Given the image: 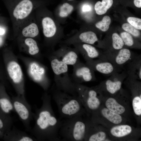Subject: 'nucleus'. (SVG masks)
Masks as SVG:
<instances>
[{
	"label": "nucleus",
	"mask_w": 141,
	"mask_h": 141,
	"mask_svg": "<svg viewBox=\"0 0 141 141\" xmlns=\"http://www.w3.org/2000/svg\"><path fill=\"white\" fill-rule=\"evenodd\" d=\"M41 99V107H34V124L29 132L37 141H61L58 134L61 120L57 118L53 110L51 96L45 92Z\"/></svg>",
	"instance_id": "obj_1"
},
{
	"label": "nucleus",
	"mask_w": 141,
	"mask_h": 141,
	"mask_svg": "<svg viewBox=\"0 0 141 141\" xmlns=\"http://www.w3.org/2000/svg\"><path fill=\"white\" fill-rule=\"evenodd\" d=\"M52 97L62 119L87 114L78 96L70 95L55 87L52 91Z\"/></svg>",
	"instance_id": "obj_2"
},
{
	"label": "nucleus",
	"mask_w": 141,
	"mask_h": 141,
	"mask_svg": "<svg viewBox=\"0 0 141 141\" xmlns=\"http://www.w3.org/2000/svg\"><path fill=\"white\" fill-rule=\"evenodd\" d=\"M83 115H77L61 120L58 134L61 141L85 140L87 125Z\"/></svg>",
	"instance_id": "obj_3"
},
{
	"label": "nucleus",
	"mask_w": 141,
	"mask_h": 141,
	"mask_svg": "<svg viewBox=\"0 0 141 141\" xmlns=\"http://www.w3.org/2000/svg\"><path fill=\"white\" fill-rule=\"evenodd\" d=\"M50 62L54 75L55 87L70 95L78 96L75 84L69 75L68 65L54 55L51 57Z\"/></svg>",
	"instance_id": "obj_4"
},
{
	"label": "nucleus",
	"mask_w": 141,
	"mask_h": 141,
	"mask_svg": "<svg viewBox=\"0 0 141 141\" xmlns=\"http://www.w3.org/2000/svg\"><path fill=\"white\" fill-rule=\"evenodd\" d=\"M75 84L78 96L87 114H91V120L100 105L99 96L100 92L96 86L89 87L81 84Z\"/></svg>",
	"instance_id": "obj_5"
},
{
	"label": "nucleus",
	"mask_w": 141,
	"mask_h": 141,
	"mask_svg": "<svg viewBox=\"0 0 141 141\" xmlns=\"http://www.w3.org/2000/svg\"><path fill=\"white\" fill-rule=\"evenodd\" d=\"M11 100L14 111L18 115L26 130L29 132L31 128V122L33 119V112L31 105L23 95L13 97Z\"/></svg>",
	"instance_id": "obj_6"
},
{
	"label": "nucleus",
	"mask_w": 141,
	"mask_h": 141,
	"mask_svg": "<svg viewBox=\"0 0 141 141\" xmlns=\"http://www.w3.org/2000/svg\"><path fill=\"white\" fill-rule=\"evenodd\" d=\"M110 76L96 87L100 92H105L110 95H113L121 89L122 83L127 75L126 71L124 70Z\"/></svg>",
	"instance_id": "obj_7"
},
{
	"label": "nucleus",
	"mask_w": 141,
	"mask_h": 141,
	"mask_svg": "<svg viewBox=\"0 0 141 141\" xmlns=\"http://www.w3.org/2000/svg\"><path fill=\"white\" fill-rule=\"evenodd\" d=\"M8 5L13 7L12 15L17 20L24 19L30 14L34 7L33 0H8Z\"/></svg>",
	"instance_id": "obj_8"
},
{
	"label": "nucleus",
	"mask_w": 141,
	"mask_h": 141,
	"mask_svg": "<svg viewBox=\"0 0 141 141\" xmlns=\"http://www.w3.org/2000/svg\"><path fill=\"white\" fill-rule=\"evenodd\" d=\"M107 60L120 71L136 55L129 49L123 48L112 53H104Z\"/></svg>",
	"instance_id": "obj_9"
},
{
	"label": "nucleus",
	"mask_w": 141,
	"mask_h": 141,
	"mask_svg": "<svg viewBox=\"0 0 141 141\" xmlns=\"http://www.w3.org/2000/svg\"><path fill=\"white\" fill-rule=\"evenodd\" d=\"M73 66L72 79L75 83L81 84L96 80L95 71L85 64L79 60Z\"/></svg>",
	"instance_id": "obj_10"
},
{
	"label": "nucleus",
	"mask_w": 141,
	"mask_h": 141,
	"mask_svg": "<svg viewBox=\"0 0 141 141\" xmlns=\"http://www.w3.org/2000/svg\"><path fill=\"white\" fill-rule=\"evenodd\" d=\"M85 64L94 71L107 75L110 76L121 72L108 60H93L86 61Z\"/></svg>",
	"instance_id": "obj_11"
},
{
	"label": "nucleus",
	"mask_w": 141,
	"mask_h": 141,
	"mask_svg": "<svg viewBox=\"0 0 141 141\" xmlns=\"http://www.w3.org/2000/svg\"><path fill=\"white\" fill-rule=\"evenodd\" d=\"M29 71L33 79L45 90H47L49 83L46 77L45 69L43 66L37 62H33L29 66Z\"/></svg>",
	"instance_id": "obj_12"
},
{
	"label": "nucleus",
	"mask_w": 141,
	"mask_h": 141,
	"mask_svg": "<svg viewBox=\"0 0 141 141\" xmlns=\"http://www.w3.org/2000/svg\"><path fill=\"white\" fill-rule=\"evenodd\" d=\"M76 46L86 61L96 59L108 60L104 53L99 51L92 45L83 43Z\"/></svg>",
	"instance_id": "obj_13"
},
{
	"label": "nucleus",
	"mask_w": 141,
	"mask_h": 141,
	"mask_svg": "<svg viewBox=\"0 0 141 141\" xmlns=\"http://www.w3.org/2000/svg\"><path fill=\"white\" fill-rule=\"evenodd\" d=\"M78 51L62 48L54 53V55L67 65L73 66L80 60Z\"/></svg>",
	"instance_id": "obj_14"
},
{
	"label": "nucleus",
	"mask_w": 141,
	"mask_h": 141,
	"mask_svg": "<svg viewBox=\"0 0 141 141\" xmlns=\"http://www.w3.org/2000/svg\"><path fill=\"white\" fill-rule=\"evenodd\" d=\"M125 70L127 76L137 79L141 80V55H136L126 64Z\"/></svg>",
	"instance_id": "obj_15"
},
{
	"label": "nucleus",
	"mask_w": 141,
	"mask_h": 141,
	"mask_svg": "<svg viewBox=\"0 0 141 141\" xmlns=\"http://www.w3.org/2000/svg\"><path fill=\"white\" fill-rule=\"evenodd\" d=\"M6 139L10 141H36L37 140L31 135L19 130L14 125L11 129L6 132Z\"/></svg>",
	"instance_id": "obj_16"
},
{
	"label": "nucleus",
	"mask_w": 141,
	"mask_h": 141,
	"mask_svg": "<svg viewBox=\"0 0 141 141\" xmlns=\"http://www.w3.org/2000/svg\"><path fill=\"white\" fill-rule=\"evenodd\" d=\"M8 73L14 83L15 84H20L22 79V73L19 65L16 62H9L7 65Z\"/></svg>",
	"instance_id": "obj_17"
},
{
	"label": "nucleus",
	"mask_w": 141,
	"mask_h": 141,
	"mask_svg": "<svg viewBox=\"0 0 141 141\" xmlns=\"http://www.w3.org/2000/svg\"><path fill=\"white\" fill-rule=\"evenodd\" d=\"M43 32L44 36L47 38L53 37L56 33V27L53 20L50 17H46L42 21Z\"/></svg>",
	"instance_id": "obj_18"
},
{
	"label": "nucleus",
	"mask_w": 141,
	"mask_h": 141,
	"mask_svg": "<svg viewBox=\"0 0 141 141\" xmlns=\"http://www.w3.org/2000/svg\"><path fill=\"white\" fill-rule=\"evenodd\" d=\"M130 126L126 124L118 125L111 128L110 131L111 135L115 138H122L128 135L132 132Z\"/></svg>",
	"instance_id": "obj_19"
},
{
	"label": "nucleus",
	"mask_w": 141,
	"mask_h": 141,
	"mask_svg": "<svg viewBox=\"0 0 141 141\" xmlns=\"http://www.w3.org/2000/svg\"><path fill=\"white\" fill-rule=\"evenodd\" d=\"M106 107L110 110L121 115L126 112L124 106L121 104L115 98L110 97L107 98L105 102Z\"/></svg>",
	"instance_id": "obj_20"
},
{
	"label": "nucleus",
	"mask_w": 141,
	"mask_h": 141,
	"mask_svg": "<svg viewBox=\"0 0 141 141\" xmlns=\"http://www.w3.org/2000/svg\"><path fill=\"white\" fill-rule=\"evenodd\" d=\"M101 114L104 118L113 124L119 125L123 122V119L121 115L110 110L106 107L101 109Z\"/></svg>",
	"instance_id": "obj_21"
},
{
	"label": "nucleus",
	"mask_w": 141,
	"mask_h": 141,
	"mask_svg": "<svg viewBox=\"0 0 141 141\" xmlns=\"http://www.w3.org/2000/svg\"><path fill=\"white\" fill-rule=\"evenodd\" d=\"M78 40L80 42L90 45H93L98 41L96 34L94 32L89 31L81 33L78 37Z\"/></svg>",
	"instance_id": "obj_22"
},
{
	"label": "nucleus",
	"mask_w": 141,
	"mask_h": 141,
	"mask_svg": "<svg viewBox=\"0 0 141 141\" xmlns=\"http://www.w3.org/2000/svg\"><path fill=\"white\" fill-rule=\"evenodd\" d=\"M113 3V0H102V2H97L94 7L96 13L99 15L104 14L111 7Z\"/></svg>",
	"instance_id": "obj_23"
},
{
	"label": "nucleus",
	"mask_w": 141,
	"mask_h": 141,
	"mask_svg": "<svg viewBox=\"0 0 141 141\" xmlns=\"http://www.w3.org/2000/svg\"><path fill=\"white\" fill-rule=\"evenodd\" d=\"M39 31L37 25L35 23H31L22 29L21 33L25 37L33 38L37 36Z\"/></svg>",
	"instance_id": "obj_24"
},
{
	"label": "nucleus",
	"mask_w": 141,
	"mask_h": 141,
	"mask_svg": "<svg viewBox=\"0 0 141 141\" xmlns=\"http://www.w3.org/2000/svg\"><path fill=\"white\" fill-rule=\"evenodd\" d=\"M0 106L1 109L7 114L11 111H15L11 99L6 95L0 97Z\"/></svg>",
	"instance_id": "obj_25"
},
{
	"label": "nucleus",
	"mask_w": 141,
	"mask_h": 141,
	"mask_svg": "<svg viewBox=\"0 0 141 141\" xmlns=\"http://www.w3.org/2000/svg\"><path fill=\"white\" fill-rule=\"evenodd\" d=\"M111 47V52L106 53H112L117 51L124 48V44L122 39L118 34L113 33L112 36Z\"/></svg>",
	"instance_id": "obj_26"
},
{
	"label": "nucleus",
	"mask_w": 141,
	"mask_h": 141,
	"mask_svg": "<svg viewBox=\"0 0 141 141\" xmlns=\"http://www.w3.org/2000/svg\"><path fill=\"white\" fill-rule=\"evenodd\" d=\"M25 42L29 47L28 52L30 54L34 55L39 52V48L36 42L34 39L28 38L25 39Z\"/></svg>",
	"instance_id": "obj_27"
},
{
	"label": "nucleus",
	"mask_w": 141,
	"mask_h": 141,
	"mask_svg": "<svg viewBox=\"0 0 141 141\" xmlns=\"http://www.w3.org/2000/svg\"><path fill=\"white\" fill-rule=\"evenodd\" d=\"M132 106L133 111L137 116L141 115V95L133 96Z\"/></svg>",
	"instance_id": "obj_28"
},
{
	"label": "nucleus",
	"mask_w": 141,
	"mask_h": 141,
	"mask_svg": "<svg viewBox=\"0 0 141 141\" xmlns=\"http://www.w3.org/2000/svg\"><path fill=\"white\" fill-rule=\"evenodd\" d=\"M111 22V18L108 16H104L102 20L97 23L95 24L96 27L103 32L108 30Z\"/></svg>",
	"instance_id": "obj_29"
},
{
	"label": "nucleus",
	"mask_w": 141,
	"mask_h": 141,
	"mask_svg": "<svg viewBox=\"0 0 141 141\" xmlns=\"http://www.w3.org/2000/svg\"><path fill=\"white\" fill-rule=\"evenodd\" d=\"M73 9L72 5L68 3H64L60 7L59 15L61 17H66L72 12Z\"/></svg>",
	"instance_id": "obj_30"
},
{
	"label": "nucleus",
	"mask_w": 141,
	"mask_h": 141,
	"mask_svg": "<svg viewBox=\"0 0 141 141\" xmlns=\"http://www.w3.org/2000/svg\"><path fill=\"white\" fill-rule=\"evenodd\" d=\"M120 36L123 40L124 45L130 47L134 45V40L129 33L127 32H123L121 33Z\"/></svg>",
	"instance_id": "obj_31"
},
{
	"label": "nucleus",
	"mask_w": 141,
	"mask_h": 141,
	"mask_svg": "<svg viewBox=\"0 0 141 141\" xmlns=\"http://www.w3.org/2000/svg\"><path fill=\"white\" fill-rule=\"evenodd\" d=\"M122 27L125 31L135 37H138L140 35L139 32L129 24H124Z\"/></svg>",
	"instance_id": "obj_32"
},
{
	"label": "nucleus",
	"mask_w": 141,
	"mask_h": 141,
	"mask_svg": "<svg viewBox=\"0 0 141 141\" xmlns=\"http://www.w3.org/2000/svg\"><path fill=\"white\" fill-rule=\"evenodd\" d=\"M129 23L136 29H141L140 19L133 17H128L127 19Z\"/></svg>",
	"instance_id": "obj_33"
},
{
	"label": "nucleus",
	"mask_w": 141,
	"mask_h": 141,
	"mask_svg": "<svg viewBox=\"0 0 141 141\" xmlns=\"http://www.w3.org/2000/svg\"><path fill=\"white\" fill-rule=\"evenodd\" d=\"M13 125V123L4 120L0 116V130L4 129L7 132L11 129Z\"/></svg>",
	"instance_id": "obj_34"
},
{
	"label": "nucleus",
	"mask_w": 141,
	"mask_h": 141,
	"mask_svg": "<svg viewBox=\"0 0 141 141\" xmlns=\"http://www.w3.org/2000/svg\"><path fill=\"white\" fill-rule=\"evenodd\" d=\"M91 6L88 4H84L82 8V10L84 12L89 11L91 10Z\"/></svg>",
	"instance_id": "obj_35"
},
{
	"label": "nucleus",
	"mask_w": 141,
	"mask_h": 141,
	"mask_svg": "<svg viewBox=\"0 0 141 141\" xmlns=\"http://www.w3.org/2000/svg\"><path fill=\"white\" fill-rule=\"evenodd\" d=\"M2 23L0 24V36H3L6 32V29Z\"/></svg>",
	"instance_id": "obj_36"
},
{
	"label": "nucleus",
	"mask_w": 141,
	"mask_h": 141,
	"mask_svg": "<svg viewBox=\"0 0 141 141\" xmlns=\"http://www.w3.org/2000/svg\"><path fill=\"white\" fill-rule=\"evenodd\" d=\"M134 3L135 6L138 8L141 7V0H134Z\"/></svg>",
	"instance_id": "obj_37"
},
{
	"label": "nucleus",
	"mask_w": 141,
	"mask_h": 141,
	"mask_svg": "<svg viewBox=\"0 0 141 141\" xmlns=\"http://www.w3.org/2000/svg\"><path fill=\"white\" fill-rule=\"evenodd\" d=\"M4 43V38L3 36H0V47Z\"/></svg>",
	"instance_id": "obj_38"
},
{
	"label": "nucleus",
	"mask_w": 141,
	"mask_h": 141,
	"mask_svg": "<svg viewBox=\"0 0 141 141\" xmlns=\"http://www.w3.org/2000/svg\"><path fill=\"white\" fill-rule=\"evenodd\" d=\"M3 20L0 17V24L2 23V22L3 21Z\"/></svg>",
	"instance_id": "obj_39"
},
{
	"label": "nucleus",
	"mask_w": 141,
	"mask_h": 141,
	"mask_svg": "<svg viewBox=\"0 0 141 141\" xmlns=\"http://www.w3.org/2000/svg\"><path fill=\"white\" fill-rule=\"evenodd\" d=\"M1 134V130H0V135Z\"/></svg>",
	"instance_id": "obj_40"
},
{
	"label": "nucleus",
	"mask_w": 141,
	"mask_h": 141,
	"mask_svg": "<svg viewBox=\"0 0 141 141\" xmlns=\"http://www.w3.org/2000/svg\"></svg>",
	"instance_id": "obj_41"
}]
</instances>
